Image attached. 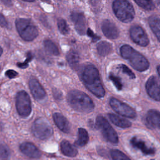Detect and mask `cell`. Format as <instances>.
Returning <instances> with one entry per match:
<instances>
[{"label": "cell", "mask_w": 160, "mask_h": 160, "mask_svg": "<svg viewBox=\"0 0 160 160\" xmlns=\"http://www.w3.org/2000/svg\"><path fill=\"white\" fill-rule=\"evenodd\" d=\"M81 78L86 88L99 98L104 97L105 90L101 82L98 69L92 64L87 65L81 74Z\"/></svg>", "instance_id": "6da1fadb"}, {"label": "cell", "mask_w": 160, "mask_h": 160, "mask_svg": "<svg viewBox=\"0 0 160 160\" xmlns=\"http://www.w3.org/2000/svg\"><path fill=\"white\" fill-rule=\"evenodd\" d=\"M67 100L69 106L78 112L88 113L94 108V104L89 96L78 90L70 91L68 94Z\"/></svg>", "instance_id": "7a4b0ae2"}, {"label": "cell", "mask_w": 160, "mask_h": 160, "mask_svg": "<svg viewBox=\"0 0 160 160\" xmlns=\"http://www.w3.org/2000/svg\"><path fill=\"white\" fill-rule=\"evenodd\" d=\"M121 56L127 59L131 66L138 71H144L149 68L147 59L129 45H123L120 48Z\"/></svg>", "instance_id": "3957f363"}, {"label": "cell", "mask_w": 160, "mask_h": 160, "mask_svg": "<svg viewBox=\"0 0 160 160\" xmlns=\"http://www.w3.org/2000/svg\"><path fill=\"white\" fill-rule=\"evenodd\" d=\"M112 9L116 16L123 22H129L134 18V8L128 0H115Z\"/></svg>", "instance_id": "277c9868"}, {"label": "cell", "mask_w": 160, "mask_h": 160, "mask_svg": "<svg viewBox=\"0 0 160 160\" xmlns=\"http://www.w3.org/2000/svg\"><path fill=\"white\" fill-rule=\"evenodd\" d=\"M15 23L19 34L24 40L31 41L38 36V31L29 19L19 18L16 20Z\"/></svg>", "instance_id": "5b68a950"}, {"label": "cell", "mask_w": 160, "mask_h": 160, "mask_svg": "<svg viewBox=\"0 0 160 160\" xmlns=\"http://www.w3.org/2000/svg\"><path fill=\"white\" fill-rule=\"evenodd\" d=\"M32 131L34 136L41 140L50 138L53 133V129L48 121L43 118H39L34 121Z\"/></svg>", "instance_id": "8992f818"}, {"label": "cell", "mask_w": 160, "mask_h": 160, "mask_svg": "<svg viewBox=\"0 0 160 160\" xmlns=\"http://www.w3.org/2000/svg\"><path fill=\"white\" fill-rule=\"evenodd\" d=\"M96 126L99 129L104 138L109 142L117 144L118 142V136L115 130L112 128L109 122L102 116H98L96 119Z\"/></svg>", "instance_id": "52a82bcc"}, {"label": "cell", "mask_w": 160, "mask_h": 160, "mask_svg": "<svg viewBox=\"0 0 160 160\" xmlns=\"http://www.w3.org/2000/svg\"><path fill=\"white\" fill-rule=\"evenodd\" d=\"M16 106L18 114L22 117H28L31 112V100L28 94L24 91H19L16 96Z\"/></svg>", "instance_id": "ba28073f"}, {"label": "cell", "mask_w": 160, "mask_h": 160, "mask_svg": "<svg viewBox=\"0 0 160 160\" xmlns=\"http://www.w3.org/2000/svg\"><path fill=\"white\" fill-rule=\"evenodd\" d=\"M109 104L115 112L122 116L129 118H134L136 117V111L132 108L118 99L111 98L109 100Z\"/></svg>", "instance_id": "9c48e42d"}, {"label": "cell", "mask_w": 160, "mask_h": 160, "mask_svg": "<svg viewBox=\"0 0 160 160\" xmlns=\"http://www.w3.org/2000/svg\"><path fill=\"white\" fill-rule=\"evenodd\" d=\"M129 34L131 39L138 45L141 46L148 45L149 39L141 27L138 26L131 27L129 29Z\"/></svg>", "instance_id": "30bf717a"}, {"label": "cell", "mask_w": 160, "mask_h": 160, "mask_svg": "<svg viewBox=\"0 0 160 160\" xmlns=\"http://www.w3.org/2000/svg\"><path fill=\"white\" fill-rule=\"evenodd\" d=\"M146 89L148 95L153 99L159 101L160 87L159 80L156 77L152 76L149 78L146 82Z\"/></svg>", "instance_id": "8fae6325"}, {"label": "cell", "mask_w": 160, "mask_h": 160, "mask_svg": "<svg viewBox=\"0 0 160 160\" xmlns=\"http://www.w3.org/2000/svg\"><path fill=\"white\" fill-rule=\"evenodd\" d=\"M29 86L31 92L36 99L42 100L46 97V92L37 79L31 78L29 81Z\"/></svg>", "instance_id": "7c38bea8"}, {"label": "cell", "mask_w": 160, "mask_h": 160, "mask_svg": "<svg viewBox=\"0 0 160 160\" xmlns=\"http://www.w3.org/2000/svg\"><path fill=\"white\" fill-rule=\"evenodd\" d=\"M144 124L150 129H159L160 116L157 110L151 109L148 111L144 118Z\"/></svg>", "instance_id": "4fadbf2b"}, {"label": "cell", "mask_w": 160, "mask_h": 160, "mask_svg": "<svg viewBox=\"0 0 160 160\" xmlns=\"http://www.w3.org/2000/svg\"><path fill=\"white\" fill-rule=\"evenodd\" d=\"M71 18L74 24V28L80 35H84L86 30V19L81 12H74L71 14Z\"/></svg>", "instance_id": "5bb4252c"}, {"label": "cell", "mask_w": 160, "mask_h": 160, "mask_svg": "<svg viewBox=\"0 0 160 160\" xmlns=\"http://www.w3.org/2000/svg\"><path fill=\"white\" fill-rule=\"evenodd\" d=\"M21 152L30 158L38 159L41 156V153L39 149L31 142H23L19 146Z\"/></svg>", "instance_id": "9a60e30c"}, {"label": "cell", "mask_w": 160, "mask_h": 160, "mask_svg": "<svg viewBox=\"0 0 160 160\" xmlns=\"http://www.w3.org/2000/svg\"><path fill=\"white\" fill-rule=\"evenodd\" d=\"M101 29L103 34L109 39H115L119 36V31L116 25L109 20H104L102 24Z\"/></svg>", "instance_id": "2e32d148"}, {"label": "cell", "mask_w": 160, "mask_h": 160, "mask_svg": "<svg viewBox=\"0 0 160 160\" xmlns=\"http://www.w3.org/2000/svg\"><path fill=\"white\" fill-rule=\"evenodd\" d=\"M130 143L132 147L140 150L145 155L154 154L155 149L146 145V142L142 140L138 139L137 137H133L130 140Z\"/></svg>", "instance_id": "e0dca14e"}, {"label": "cell", "mask_w": 160, "mask_h": 160, "mask_svg": "<svg viewBox=\"0 0 160 160\" xmlns=\"http://www.w3.org/2000/svg\"><path fill=\"white\" fill-rule=\"evenodd\" d=\"M53 120L57 127L63 132L69 133L70 131V124L68 119L61 114L55 112L53 114Z\"/></svg>", "instance_id": "ac0fdd59"}, {"label": "cell", "mask_w": 160, "mask_h": 160, "mask_svg": "<svg viewBox=\"0 0 160 160\" xmlns=\"http://www.w3.org/2000/svg\"><path fill=\"white\" fill-rule=\"evenodd\" d=\"M60 148L63 154L66 156L75 157L78 154V150L76 147L66 140H64L61 142Z\"/></svg>", "instance_id": "d6986e66"}, {"label": "cell", "mask_w": 160, "mask_h": 160, "mask_svg": "<svg viewBox=\"0 0 160 160\" xmlns=\"http://www.w3.org/2000/svg\"><path fill=\"white\" fill-rule=\"evenodd\" d=\"M108 116L110 121L118 127L121 128H128L131 126V122L126 119L121 118L114 114H108Z\"/></svg>", "instance_id": "ffe728a7"}, {"label": "cell", "mask_w": 160, "mask_h": 160, "mask_svg": "<svg viewBox=\"0 0 160 160\" xmlns=\"http://www.w3.org/2000/svg\"><path fill=\"white\" fill-rule=\"evenodd\" d=\"M149 26L156 35L158 41L160 39V20L158 16H151L149 18Z\"/></svg>", "instance_id": "44dd1931"}, {"label": "cell", "mask_w": 160, "mask_h": 160, "mask_svg": "<svg viewBox=\"0 0 160 160\" xmlns=\"http://www.w3.org/2000/svg\"><path fill=\"white\" fill-rule=\"evenodd\" d=\"M89 141V135L88 131L84 128H79L78 132V139L75 141L76 146L82 147L85 146Z\"/></svg>", "instance_id": "7402d4cb"}, {"label": "cell", "mask_w": 160, "mask_h": 160, "mask_svg": "<svg viewBox=\"0 0 160 160\" xmlns=\"http://www.w3.org/2000/svg\"><path fill=\"white\" fill-rule=\"evenodd\" d=\"M97 49L99 55L105 56L111 52L112 46L110 43L106 41H101L98 44Z\"/></svg>", "instance_id": "603a6c76"}, {"label": "cell", "mask_w": 160, "mask_h": 160, "mask_svg": "<svg viewBox=\"0 0 160 160\" xmlns=\"http://www.w3.org/2000/svg\"><path fill=\"white\" fill-rule=\"evenodd\" d=\"M44 47L47 52L54 56H58L59 54L56 45L51 40L46 39L44 41Z\"/></svg>", "instance_id": "cb8c5ba5"}, {"label": "cell", "mask_w": 160, "mask_h": 160, "mask_svg": "<svg viewBox=\"0 0 160 160\" xmlns=\"http://www.w3.org/2000/svg\"><path fill=\"white\" fill-rule=\"evenodd\" d=\"M66 59L70 66L72 68H75L79 63V56L76 51H70L66 56Z\"/></svg>", "instance_id": "d4e9b609"}, {"label": "cell", "mask_w": 160, "mask_h": 160, "mask_svg": "<svg viewBox=\"0 0 160 160\" xmlns=\"http://www.w3.org/2000/svg\"><path fill=\"white\" fill-rule=\"evenodd\" d=\"M136 3L144 9L151 11L154 8V4L151 0H134Z\"/></svg>", "instance_id": "484cf974"}, {"label": "cell", "mask_w": 160, "mask_h": 160, "mask_svg": "<svg viewBox=\"0 0 160 160\" xmlns=\"http://www.w3.org/2000/svg\"><path fill=\"white\" fill-rule=\"evenodd\" d=\"M113 160H131L125 154L118 149H112L110 151Z\"/></svg>", "instance_id": "4316f807"}, {"label": "cell", "mask_w": 160, "mask_h": 160, "mask_svg": "<svg viewBox=\"0 0 160 160\" xmlns=\"http://www.w3.org/2000/svg\"><path fill=\"white\" fill-rule=\"evenodd\" d=\"M58 27L60 32L64 35H66L69 32V28L66 21L63 19H59L58 21Z\"/></svg>", "instance_id": "83f0119b"}, {"label": "cell", "mask_w": 160, "mask_h": 160, "mask_svg": "<svg viewBox=\"0 0 160 160\" xmlns=\"http://www.w3.org/2000/svg\"><path fill=\"white\" fill-rule=\"evenodd\" d=\"M10 155V151L9 148L4 144H0V159L2 160H7Z\"/></svg>", "instance_id": "f1b7e54d"}, {"label": "cell", "mask_w": 160, "mask_h": 160, "mask_svg": "<svg viewBox=\"0 0 160 160\" xmlns=\"http://www.w3.org/2000/svg\"><path fill=\"white\" fill-rule=\"evenodd\" d=\"M109 78L113 82L114 85L116 86V88L118 90H121L122 89V84L121 79L119 77L115 76L112 73H110L109 76Z\"/></svg>", "instance_id": "f546056e"}, {"label": "cell", "mask_w": 160, "mask_h": 160, "mask_svg": "<svg viewBox=\"0 0 160 160\" xmlns=\"http://www.w3.org/2000/svg\"><path fill=\"white\" fill-rule=\"evenodd\" d=\"M33 58L32 54L31 52H28L26 54V59L23 62L17 63V66L20 68H26L28 66V63L32 60Z\"/></svg>", "instance_id": "4dcf8cb0"}, {"label": "cell", "mask_w": 160, "mask_h": 160, "mask_svg": "<svg viewBox=\"0 0 160 160\" xmlns=\"http://www.w3.org/2000/svg\"><path fill=\"white\" fill-rule=\"evenodd\" d=\"M120 68L122 70V72L127 74L130 78H131V79L135 78V77H136L135 74L132 72V71L128 66H126L124 64H121Z\"/></svg>", "instance_id": "1f68e13d"}, {"label": "cell", "mask_w": 160, "mask_h": 160, "mask_svg": "<svg viewBox=\"0 0 160 160\" xmlns=\"http://www.w3.org/2000/svg\"><path fill=\"white\" fill-rule=\"evenodd\" d=\"M87 34H88V36L89 37L92 38V39L93 41H98V39H100V37H99V36H98L96 34H95L92 32V31L91 29H89H89H88V31H87Z\"/></svg>", "instance_id": "d6a6232c"}, {"label": "cell", "mask_w": 160, "mask_h": 160, "mask_svg": "<svg viewBox=\"0 0 160 160\" xmlns=\"http://www.w3.org/2000/svg\"><path fill=\"white\" fill-rule=\"evenodd\" d=\"M18 72L14 70H12V69H9V70H8L6 72V76H8L9 78H15L16 76H18Z\"/></svg>", "instance_id": "836d02e7"}, {"label": "cell", "mask_w": 160, "mask_h": 160, "mask_svg": "<svg viewBox=\"0 0 160 160\" xmlns=\"http://www.w3.org/2000/svg\"><path fill=\"white\" fill-rule=\"evenodd\" d=\"M0 26L3 28L8 27V22L4 16L0 13Z\"/></svg>", "instance_id": "e575fe53"}, {"label": "cell", "mask_w": 160, "mask_h": 160, "mask_svg": "<svg viewBox=\"0 0 160 160\" xmlns=\"http://www.w3.org/2000/svg\"><path fill=\"white\" fill-rule=\"evenodd\" d=\"M0 1H1V2L5 4L6 6H10L12 5V2L11 1V0H0Z\"/></svg>", "instance_id": "d590c367"}, {"label": "cell", "mask_w": 160, "mask_h": 160, "mask_svg": "<svg viewBox=\"0 0 160 160\" xmlns=\"http://www.w3.org/2000/svg\"><path fill=\"white\" fill-rule=\"evenodd\" d=\"M157 72H158V76H159V65L157 66Z\"/></svg>", "instance_id": "8d00e7d4"}, {"label": "cell", "mask_w": 160, "mask_h": 160, "mask_svg": "<svg viewBox=\"0 0 160 160\" xmlns=\"http://www.w3.org/2000/svg\"><path fill=\"white\" fill-rule=\"evenodd\" d=\"M24 1H27V2H33L34 1V0H23Z\"/></svg>", "instance_id": "74e56055"}, {"label": "cell", "mask_w": 160, "mask_h": 160, "mask_svg": "<svg viewBox=\"0 0 160 160\" xmlns=\"http://www.w3.org/2000/svg\"><path fill=\"white\" fill-rule=\"evenodd\" d=\"M2 49L0 47V56L2 54Z\"/></svg>", "instance_id": "f35d334b"}, {"label": "cell", "mask_w": 160, "mask_h": 160, "mask_svg": "<svg viewBox=\"0 0 160 160\" xmlns=\"http://www.w3.org/2000/svg\"><path fill=\"white\" fill-rule=\"evenodd\" d=\"M42 1H44V2H50V0H42Z\"/></svg>", "instance_id": "ab89813d"}, {"label": "cell", "mask_w": 160, "mask_h": 160, "mask_svg": "<svg viewBox=\"0 0 160 160\" xmlns=\"http://www.w3.org/2000/svg\"></svg>", "instance_id": "60d3db41"}]
</instances>
